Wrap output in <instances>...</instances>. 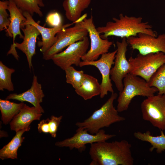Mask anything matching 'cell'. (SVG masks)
<instances>
[{
  "instance_id": "obj_30",
  "label": "cell",
  "mask_w": 165,
  "mask_h": 165,
  "mask_svg": "<svg viewBox=\"0 0 165 165\" xmlns=\"http://www.w3.org/2000/svg\"><path fill=\"white\" fill-rule=\"evenodd\" d=\"M46 22L49 26L53 27L62 24L61 17L60 14L57 12H52L47 15Z\"/></svg>"
},
{
  "instance_id": "obj_19",
  "label": "cell",
  "mask_w": 165,
  "mask_h": 165,
  "mask_svg": "<svg viewBox=\"0 0 165 165\" xmlns=\"http://www.w3.org/2000/svg\"><path fill=\"white\" fill-rule=\"evenodd\" d=\"M91 0H64L62 3L67 18L72 22L81 16L82 13L90 5Z\"/></svg>"
},
{
  "instance_id": "obj_29",
  "label": "cell",
  "mask_w": 165,
  "mask_h": 165,
  "mask_svg": "<svg viewBox=\"0 0 165 165\" xmlns=\"http://www.w3.org/2000/svg\"><path fill=\"white\" fill-rule=\"evenodd\" d=\"M62 117V116L57 117L52 116L50 119L47 118L49 127V133L51 134L52 137H56L58 127Z\"/></svg>"
},
{
  "instance_id": "obj_31",
  "label": "cell",
  "mask_w": 165,
  "mask_h": 165,
  "mask_svg": "<svg viewBox=\"0 0 165 165\" xmlns=\"http://www.w3.org/2000/svg\"><path fill=\"white\" fill-rule=\"evenodd\" d=\"M38 131L40 133H49V127L47 119L41 120L38 124Z\"/></svg>"
},
{
  "instance_id": "obj_17",
  "label": "cell",
  "mask_w": 165,
  "mask_h": 165,
  "mask_svg": "<svg viewBox=\"0 0 165 165\" xmlns=\"http://www.w3.org/2000/svg\"><path fill=\"white\" fill-rule=\"evenodd\" d=\"M45 96L41 85L38 82L37 77L34 75L32 85L30 89L23 93L10 94L6 98V100H15L21 102H28L38 108L42 113L44 110L40 105Z\"/></svg>"
},
{
  "instance_id": "obj_16",
  "label": "cell",
  "mask_w": 165,
  "mask_h": 165,
  "mask_svg": "<svg viewBox=\"0 0 165 165\" xmlns=\"http://www.w3.org/2000/svg\"><path fill=\"white\" fill-rule=\"evenodd\" d=\"M21 29L24 34L23 41L21 43L16 42L15 46L25 54L31 70L33 67L32 58L36 53V39L40 34L35 27L31 24H26Z\"/></svg>"
},
{
  "instance_id": "obj_5",
  "label": "cell",
  "mask_w": 165,
  "mask_h": 165,
  "mask_svg": "<svg viewBox=\"0 0 165 165\" xmlns=\"http://www.w3.org/2000/svg\"><path fill=\"white\" fill-rule=\"evenodd\" d=\"M86 14L79 19V22L83 28L88 31L90 41V50L82 57L83 61H96L100 55L108 52L113 42L108 39H104L101 37L94 24L93 16L86 18Z\"/></svg>"
},
{
  "instance_id": "obj_10",
  "label": "cell",
  "mask_w": 165,
  "mask_h": 165,
  "mask_svg": "<svg viewBox=\"0 0 165 165\" xmlns=\"http://www.w3.org/2000/svg\"><path fill=\"white\" fill-rule=\"evenodd\" d=\"M89 44V38L86 36L83 40L70 45L64 51L55 54L51 60L64 71L73 64L79 66L82 57L87 52Z\"/></svg>"
},
{
  "instance_id": "obj_23",
  "label": "cell",
  "mask_w": 165,
  "mask_h": 165,
  "mask_svg": "<svg viewBox=\"0 0 165 165\" xmlns=\"http://www.w3.org/2000/svg\"><path fill=\"white\" fill-rule=\"evenodd\" d=\"M21 102L16 103L8 100L0 99V110L1 119L4 124L7 125L11 122L13 117L17 114L24 105Z\"/></svg>"
},
{
  "instance_id": "obj_27",
  "label": "cell",
  "mask_w": 165,
  "mask_h": 165,
  "mask_svg": "<svg viewBox=\"0 0 165 165\" xmlns=\"http://www.w3.org/2000/svg\"><path fill=\"white\" fill-rule=\"evenodd\" d=\"M66 82L71 85L75 90L79 88L82 84L85 74L82 70L78 71L71 66L65 70Z\"/></svg>"
},
{
  "instance_id": "obj_2",
  "label": "cell",
  "mask_w": 165,
  "mask_h": 165,
  "mask_svg": "<svg viewBox=\"0 0 165 165\" xmlns=\"http://www.w3.org/2000/svg\"><path fill=\"white\" fill-rule=\"evenodd\" d=\"M112 21L107 22L105 26L99 27L97 30L103 39L115 36L126 38L135 36L140 33L157 36V33L148 22H143L141 17L128 16L120 13L118 18L113 17Z\"/></svg>"
},
{
  "instance_id": "obj_14",
  "label": "cell",
  "mask_w": 165,
  "mask_h": 165,
  "mask_svg": "<svg viewBox=\"0 0 165 165\" xmlns=\"http://www.w3.org/2000/svg\"><path fill=\"white\" fill-rule=\"evenodd\" d=\"M23 14L26 18V20L21 25V28L24 27L26 24H29L33 25L37 28L42 36V41H38V45L39 47H41L40 51L42 53L48 50L56 42L57 38L56 35L58 32L68 27L76 22L48 28L42 26L35 22L32 16L28 13L23 12Z\"/></svg>"
},
{
  "instance_id": "obj_21",
  "label": "cell",
  "mask_w": 165,
  "mask_h": 165,
  "mask_svg": "<svg viewBox=\"0 0 165 165\" xmlns=\"http://www.w3.org/2000/svg\"><path fill=\"white\" fill-rule=\"evenodd\" d=\"M30 127L16 132L11 140L0 150V158L3 160L8 159H17V151L24 139L22 135L25 131H29Z\"/></svg>"
},
{
  "instance_id": "obj_20",
  "label": "cell",
  "mask_w": 165,
  "mask_h": 165,
  "mask_svg": "<svg viewBox=\"0 0 165 165\" xmlns=\"http://www.w3.org/2000/svg\"><path fill=\"white\" fill-rule=\"evenodd\" d=\"M75 91L84 100H88L95 96L100 95L101 92V84L96 78L85 74L82 84L79 88L75 90Z\"/></svg>"
},
{
  "instance_id": "obj_18",
  "label": "cell",
  "mask_w": 165,
  "mask_h": 165,
  "mask_svg": "<svg viewBox=\"0 0 165 165\" xmlns=\"http://www.w3.org/2000/svg\"><path fill=\"white\" fill-rule=\"evenodd\" d=\"M42 113L34 107H30L24 104L20 112L10 123L11 130L16 132L30 127V125L35 120H39Z\"/></svg>"
},
{
  "instance_id": "obj_33",
  "label": "cell",
  "mask_w": 165,
  "mask_h": 165,
  "mask_svg": "<svg viewBox=\"0 0 165 165\" xmlns=\"http://www.w3.org/2000/svg\"></svg>"
},
{
  "instance_id": "obj_24",
  "label": "cell",
  "mask_w": 165,
  "mask_h": 165,
  "mask_svg": "<svg viewBox=\"0 0 165 165\" xmlns=\"http://www.w3.org/2000/svg\"><path fill=\"white\" fill-rule=\"evenodd\" d=\"M12 0L23 12H28L32 16L34 13L37 14L40 17L43 16V14L40 10V7L45 6L43 0Z\"/></svg>"
},
{
  "instance_id": "obj_28",
  "label": "cell",
  "mask_w": 165,
  "mask_h": 165,
  "mask_svg": "<svg viewBox=\"0 0 165 165\" xmlns=\"http://www.w3.org/2000/svg\"><path fill=\"white\" fill-rule=\"evenodd\" d=\"M9 0L0 1V30L7 29L10 23V16L7 13Z\"/></svg>"
},
{
  "instance_id": "obj_11",
  "label": "cell",
  "mask_w": 165,
  "mask_h": 165,
  "mask_svg": "<svg viewBox=\"0 0 165 165\" xmlns=\"http://www.w3.org/2000/svg\"><path fill=\"white\" fill-rule=\"evenodd\" d=\"M117 51L115 56L114 66L110 71L112 81L115 83L117 90L121 92L123 88L124 78L130 73V67L126 57L127 47L129 45L127 38H122L121 42L117 41Z\"/></svg>"
},
{
  "instance_id": "obj_32",
  "label": "cell",
  "mask_w": 165,
  "mask_h": 165,
  "mask_svg": "<svg viewBox=\"0 0 165 165\" xmlns=\"http://www.w3.org/2000/svg\"><path fill=\"white\" fill-rule=\"evenodd\" d=\"M2 0V1H4L5 0ZM8 0L9 1V0Z\"/></svg>"
},
{
  "instance_id": "obj_15",
  "label": "cell",
  "mask_w": 165,
  "mask_h": 165,
  "mask_svg": "<svg viewBox=\"0 0 165 165\" xmlns=\"http://www.w3.org/2000/svg\"><path fill=\"white\" fill-rule=\"evenodd\" d=\"M7 10L10 13V23L6 30V35L11 38L13 37V42L7 54H12L18 60L19 57L15 46V40L17 35H19L20 38L23 39L24 35L22 34L20 29L21 25L26 21V18L24 16L23 12L12 0L9 1Z\"/></svg>"
},
{
  "instance_id": "obj_25",
  "label": "cell",
  "mask_w": 165,
  "mask_h": 165,
  "mask_svg": "<svg viewBox=\"0 0 165 165\" xmlns=\"http://www.w3.org/2000/svg\"><path fill=\"white\" fill-rule=\"evenodd\" d=\"M15 70L6 66L0 61V90L4 91L6 89L9 91L14 90L13 84L11 80L12 74Z\"/></svg>"
},
{
  "instance_id": "obj_26",
  "label": "cell",
  "mask_w": 165,
  "mask_h": 165,
  "mask_svg": "<svg viewBox=\"0 0 165 165\" xmlns=\"http://www.w3.org/2000/svg\"><path fill=\"white\" fill-rule=\"evenodd\" d=\"M148 82L150 86L158 89V94H165V64L153 74Z\"/></svg>"
},
{
  "instance_id": "obj_8",
  "label": "cell",
  "mask_w": 165,
  "mask_h": 165,
  "mask_svg": "<svg viewBox=\"0 0 165 165\" xmlns=\"http://www.w3.org/2000/svg\"><path fill=\"white\" fill-rule=\"evenodd\" d=\"M88 34L87 31L80 24L78 19L73 27L64 29L57 34V41L50 48L42 53L43 58L46 60H51L54 55L60 52L64 48L83 40Z\"/></svg>"
},
{
  "instance_id": "obj_7",
  "label": "cell",
  "mask_w": 165,
  "mask_h": 165,
  "mask_svg": "<svg viewBox=\"0 0 165 165\" xmlns=\"http://www.w3.org/2000/svg\"><path fill=\"white\" fill-rule=\"evenodd\" d=\"M141 108L144 120L160 130H165V94L147 97L141 102Z\"/></svg>"
},
{
  "instance_id": "obj_4",
  "label": "cell",
  "mask_w": 165,
  "mask_h": 165,
  "mask_svg": "<svg viewBox=\"0 0 165 165\" xmlns=\"http://www.w3.org/2000/svg\"><path fill=\"white\" fill-rule=\"evenodd\" d=\"M123 90L119 92L117 109L119 112L127 110L132 99L136 96L147 97L158 92V89L150 86L142 78L129 73L123 81Z\"/></svg>"
},
{
  "instance_id": "obj_3",
  "label": "cell",
  "mask_w": 165,
  "mask_h": 165,
  "mask_svg": "<svg viewBox=\"0 0 165 165\" xmlns=\"http://www.w3.org/2000/svg\"><path fill=\"white\" fill-rule=\"evenodd\" d=\"M118 97L116 93H112L109 98L99 109L95 110L88 118L82 122H78V127L86 129L90 134H97L104 127H108L112 124L125 120L120 116L114 106L113 102Z\"/></svg>"
},
{
  "instance_id": "obj_9",
  "label": "cell",
  "mask_w": 165,
  "mask_h": 165,
  "mask_svg": "<svg viewBox=\"0 0 165 165\" xmlns=\"http://www.w3.org/2000/svg\"><path fill=\"white\" fill-rule=\"evenodd\" d=\"M115 136L114 134H106L103 129H101L96 134H92L86 129L78 127L72 137L57 142L55 145L59 147H68L70 150L76 149L79 152H82L85 149L86 144L106 141Z\"/></svg>"
},
{
  "instance_id": "obj_1",
  "label": "cell",
  "mask_w": 165,
  "mask_h": 165,
  "mask_svg": "<svg viewBox=\"0 0 165 165\" xmlns=\"http://www.w3.org/2000/svg\"><path fill=\"white\" fill-rule=\"evenodd\" d=\"M131 144L127 141L92 143L89 154L91 165H133Z\"/></svg>"
},
{
  "instance_id": "obj_6",
  "label": "cell",
  "mask_w": 165,
  "mask_h": 165,
  "mask_svg": "<svg viewBox=\"0 0 165 165\" xmlns=\"http://www.w3.org/2000/svg\"><path fill=\"white\" fill-rule=\"evenodd\" d=\"M130 67V73L140 76L146 81L162 65L165 64V53L159 52L146 55L139 53L128 59Z\"/></svg>"
},
{
  "instance_id": "obj_13",
  "label": "cell",
  "mask_w": 165,
  "mask_h": 165,
  "mask_svg": "<svg viewBox=\"0 0 165 165\" xmlns=\"http://www.w3.org/2000/svg\"><path fill=\"white\" fill-rule=\"evenodd\" d=\"M117 49L114 51L108 52L101 55L98 60L90 61H82L79 66H93L97 68L102 76L101 84V92L100 95L101 98H103L107 95L108 92H114L110 77V71L112 65L114 64Z\"/></svg>"
},
{
  "instance_id": "obj_12",
  "label": "cell",
  "mask_w": 165,
  "mask_h": 165,
  "mask_svg": "<svg viewBox=\"0 0 165 165\" xmlns=\"http://www.w3.org/2000/svg\"><path fill=\"white\" fill-rule=\"evenodd\" d=\"M127 41L131 49L138 50L141 54L159 52L165 53V34L155 37L140 33L136 36L127 38Z\"/></svg>"
},
{
  "instance_id": "obj_22",
  "label": "cell",
  "mask_w": 165,
  "mask_h": 165,
  "mask_svg": "<svg viewBox=\"0 0 165 165\" xmlns=\"http://www.w3.org/2000/svg\"><path fill=\"white\" fill-rule=\"evenodd\" d=\"M134 135L138 140L149 143L152 146L149 149L150 152H152L155 149H156L158 153L165 151V135L162 130H161L160 135L158 136H153L149 131L143 133L136 132Z\"/></svg>"
}]
</instances>
